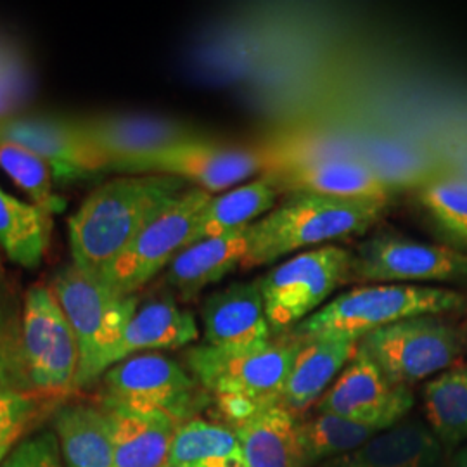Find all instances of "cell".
<instances>
[{
  "instance_id": "cell-33",
  "label": "cell",
  "mask_w": 467,
  "mask_h": 467,
  "mask_svg": "<svg viewBox=\"0 0 467 467\" xmlns=\"http://www.w3.org/2000/svg\"><path fill=\"white\" fill-rule=\"evenodd\" d=\"M42 399L36 393H0V464L38 416Z\"/></svg>"
},
{
  "instance_id": "cell-21",
  "label": "cell",
  "mask_w": 467,
  "mask_h": 467,
  "mask_svg": "<svg viewBox=\"0 0 467 467\" xmlns=\"http://www.w3.org/2000/svg\"><path fill=\"white\" fill-rule=\"evenodd\" d=\"M102 409L109 420L115 467L167 466L171 440L181 424L163 414H140L118 407Z\"/></svg>"
},
{
  "instance_id": "cell-7",
  "label": "cell",
  "mask_w": 467,
  "mask_h": 467,
  "mask_svg": "<svg viewBox=\"0 0 467 467\" xmlns=\"http://www.w3.org/2000/svg\"><path fill=\"white\" fill-rule=\"evenodd\" d=\"M350 251L326 244L303 251L258 279L275 337L314 316L341 284L350 281Z\"/></svg>"
},
{
  "instance_id": "cell-19",
  "label": "cell",
  "mask_w": 467,
  "mask_h": 467,
  "mask_svg": "<svg viewBox=\"0 0 467 467\" xmlns=\"http://www.w3.org/2000/svg\"><path fill=\"white\" fill-rule=\"evenodd\" d=\"M200 337L196 317L171 296L139 303L117 347L108 357V370L118 362L150 351L179 350Z\"/></svg>"
},
{
  "instance_id": "cell-4",
  "label": "cell",
  "mask_w": 467,
  "mask_h": 467,
  "mask_svg": "<svg viewBox=\"0 0 467 467\" xmlns=\"http://www.w3.org/2000/svg\"><path fill=\"white\" fill-rule=\"evenodd\" d=\"M49 285L77 337L80 360L73 391L82 389L108 370V357L134 316L139 298L119 296L73 264L59 268Z\"/></svg>"
},
{
  "instance_id": "cell-35",
  "label": "cell",
  "mask_w": 467,
  "mask_h": 467,
  "mask_svg": "<svg viewBox=\"0 0 467 467\" xmlns=\"http://www.w3.org/2000/svg\"><path fill=\"white\" fill-rule=\"evenodd\" d=\"M457 467H467V449L464 451V453L459 457V461H457Z\"/></svg>"
},
{
  "instance_id": "cell-15",
  "label": "cell",
  "mask_w": 467,
  "mask_h": 467,
  "mask_svg": "<svg viewBox=\"0 0 467 467\" xmlns=\"http://www.w3.org/2000/svg\"><path fill=\"white\" fill-rule=\"evenodd\" d=\"M0 139L15 140L34 150L63 181L106 173L109 165L99 150L77 132L69 119L0 118Z\"/></svg>"
},
{
  "instance_id": "cell-34",
  "label": "cell",
  "mask_w": 467,
  "mask_h": 467,
  "mask_svg": "<svg viewBox=\"0 0 467 467\" xmlns=\"http://www.w3.org/2000/svg\"><path fill=\"white\" fill-rule=\"evenodd\" d=\"M0 467H65L57 436L54 431H44L23 440Z\"/></svg>"
},
{
  "instance_id": "cell-18",
  "label": "cell",
  "mask_w": 467,
  "mask_h": 467,
  "mask_svg": "<svg viewBox=\"0 0 467 467\" xmlns=\"http://www.w3.org/2000/svg\"><path fill=\"white\" fill-rule=\"evenodd\" d=\"M69 121L77 132L108 160V168L119 160L161 150L173 142L201 135L184 123L167 118L94 117Z\"/></svg>"
},
{
  "instance_id": "cell-16",
  "label": "cell",
  "mask_w": 467,
  "mask_h": 467,
  "mask_svg": "<svg viewBox=\"0 0 467 467\" xmlns=\"http://www.w3.org/2000/svg\"><path fill=\"white\" fill-rule=\"evenodd\" d=\"M204 345L248 348L275 337L268 324L258 281L233 283L208 295L201 305Z\"/></svg>"
},
{
  "instance_id": "cell-24",
  "label": "cell",
  "mask_w": 467,
  "mask_h": 467,
  "mask_svg": "<svg viewBox=\"0 0 467 467\" xmlns=\"http://www.w3.org/2000/svg\"><path fill=\"white\" fill-rule=\"evenodd\" d=\"M54 428L65 467H115L109 420L100 405L63 407Z\"/></svg>"
},
{
  "instance_id": "cell-1",
  "label": "cell",
  "mask_w": 467,
  "mask_h": 467,
  "mask_svg": "<svg viewBox=\"0 0 467 467\" xmlns=\"http://www.w3.org/2000/svg\"><path fill=\"white\" fill-rule=\"evenodd\" d=\"M189 187L168 175H121L99 185L67 222L71 264L100 281L135 237Z\"/></svg>"
},
{
  "instance_id": "cell-10",
  "label": "cell",
  "mask_w": 467,
  "mask_h": 467,
  "mask_svg": "<svg viewBox=\"0 0 467 467\" xmlns=\"http://www.w3.org/2000/svg\"><path fill=\"white\" fill-rule=\"evenodd\" d=\"M213 194L189 187L171 206L154 218L123 251L100 283L119 296H135L150 283L173 258L189 246L201 212Z\"/></svg>"
},
{
  "instance_id": "cell-6",
  "label": "cell",
  "mask_w": 467,
  "mask_h": 467,
  "mask_svg": "<svg viewBox=\"0 0 467 467\" xmlns=\"http://www.w3.org/2000/svg\"><path fill=\"white\" fill-rule=\"evenodd\" d=\"M100 379L102 407L163 414L177 424L196 418L208 395L187 368L160 351L129 357Z\"/></svg>"
},
{
  "instance_id": "cell-29",
  "label": "cell",
  "mask_w": 467,
  "mask_h": 467,
  "mask_svg": "<svg viewBox=\"0 0 467 467\" xmlns=\"http://www.w3.org/2000/svg\"><path fill=\"white\" fill-rule=\"evenodd\" d=\"M0 393H35L23 343V301L0 284Z\"/></svg>"
},
{
  "instance_id": "cell-11",
  "label": "cell",
  "mask_w": 467,
  "mask_h": 467,
  "mask_svg": "<svg viewBox=\"0 0 467 467\" xmlns=\"http://www.w3.org/2000/svg\"><path fill=\"white\" fill-rule=\"evenodd\" d=\"M360 347L395 383L410 386L453 364L457 334L434 316L405 318L360 339Z\"/></svg>"
},
{
  "instance_id": "cell-36",
  "label": "cell",
  "mask_w": 467,
  "mask_h": 467,
  "mask_svg": "<svg viewBox=\"0 0 467 467\" xmlns=\"http://www.w3.org/2000/svg\"><path fill=\"white\" fill-rule=\"evenodd\" d=\"M2 279H4V265H2V251H0V284Z\"/></svg>"
},
{
  "instance_id": "cell-12",
  "label": "cell",
  "mask_w": 467,
  "mask_h": 467,
  "mask_svg": "<svg viewBox=\"0 0 467 467\" xmlns=\"http://www.w3.org/2000/svg\"><path fill=\"white\" fill-rule=\"evenodd\" d=\"M467 279V253L389 234L364 241L351 254L350 281L443 283Z\"/></svg>"
},
{
  "instance_id": "cell-28",
  "label": "cell",
  "mask_w": 467,
  "mask_h": 467,
  "mask_svg": "<svg viewBox=\"0 0 467 467\" xmlns=\"http://www.w3.org/2000/svg\"><path fill=\"white\" fill-rule=\"evenodd\" d=\"M424 407L438 440L457 445L467 438V368L441 372L426 384Z\"/></svg>"
},
{
  "instance_id": "cell-2",
  "label": "cell",
  "mask_w": 467,
  "mask_h": 467,
  "mask_svg": "<svg viewBox=\"0 0 467 467\" xmlns=\"http://www.w3.org/2000/svg\"><path fill=\"white\" fill-rule=\"evenodd\" d=\"M464 303L453 289L420 284H374L355 287L318 308L296 326L289 337L358 341L405 318L438 316Z\"/></svg>"
},
{
  "instance_id": "cell-17",
  "label": "cell",
  "mask_w": 467,
  "mask_h": 467,
  "mask_svg": "<svg viewBox=\"0 0 467 467\" xmlns=\"http://www.w3.org/2000/svg\"><path fill=\"white\" fill-rule=\"evenodd\" d=\"M254 223L202 239L181 251L168 265L165 275V283L173 295L179 300H194L208 285L220 283L235 268H241L256 237Z\"/></svg>"
},
{
  "instance_id": "cell-5",
  "label": "cell",
  "mask_w": 467,
  "mask_h": 467,
  "mask_svg": "<svg viewBox=\"0 0 467 467\" xmlns=\"http://www.w3.org/2000/svg\"><path fill=\"white\" fill-rule=\"evenodd\" d=\"M301 343L272 337L248 348L192 347L185 353V368L201 388L217 397H243L264 407L281 405L284 386Z\"/></svg>"
},
{
  "instance_id": "cell-23",
  "label": "cell",
  "mask_w": 467,
  "mask_h": 467,
  "mask_svg": "<svg viewBox=\"0 0 467 467\" xmlns=\"http://www.w3.org/2000/svg\"><path fill=\"white\" fill-rule=\"evenodd\" d=\"M440 441L420 422H399L376 434L366 445L334 459L331 467H434Z\"/></svg>"
},
{
  "instance_id": "cell-8",
  "label": "cell",
  "mask_w": 467,
  "mask_h": 467,
  "mask_svg": "<svg viewBox=\"0 0 467 467\" xmlns=\"http://www.w3.org/2000/svg\"><path fill=\"white\" fill-rule=\"evenodd\" d=\"M265 168L264 156L253 150L231 148L198 135L161 150L119 160L106 173L168 175L215 194L244 184Z\"/></svg>"
},
{
  "instance_id": "cell-3",
  "label": "cell",
  "mask_w": 467,
  "mask_h": 467,
  "mask_svg": "<svg viewBox=\"0 0 467 467\" xmlns=\"http://www.w3.org/2000/svg\"><path fill=\"white\" fill-rule=\"evenodd\" d=\"M388 202L291 194L260 218L256 237L241 268L268 265L296 251L364 233L383 217Z\"/></svg>"
},
{
  "instance_id": "cell-30",
  "label": "cell",
  "mask_w": 467,
  "mask_h": 467,
  "mask_svg": "<svg viewBox=\"0 0 467 467\" xmlns=\"http://www.w3.org/2000/svg\"><path fill=\"white\" fill-rule=\"evenodd\" d=\"M379 433L376 428L322 412L301 422V443L308 466L348 455Z\"/></svg>"
},
{
  "instance_id": "cell-25",
  "label": "cell",
  "mask_w": 467,
  "mask_h": 467,
  "mask_svg": "<svg viewBox=\"0 0 467 467\" xmlns=\"http://www.w3.org/2000/svg\"><path fill=\"white\" fill-rule=\"evenodd\" d=\"M279 196L264 175L213 196L201 212L189 244L250 227L277 206Z\"/></svg>"
},
{
  "instance_id": "cell-22",
  "label": "cell",
  "mask_w": 467,
  "mask_h": 467,
  "mask_svg": "<svg viewBox=\"0 0 467 467\" xmlns=\"http://www.w3.org/2000/svg\"><path fill=\"white\" fill-rule=\"evenodd\" d=\"M248 467H308L301 422L283 405L270 407L234 428Z\"/></svg>"
},
{
  "instance_id": "cell-32",
  "label": "cell",
  "mask_w": 467,
  "mask_h": 467,
  "mask_svg": "<svg viewBox=\"0 0 467 467\" xmlns=\"http://www.w3.org/2000/svg\"><path fill=\"white\" fill-rule=\"evenodd\" d=\"M436 225L467 246V182L462 179H440L428 182L419 192Z\"/></svg>"
},
{
  "instance_id": "cell-14",
  "label": "cell",
  "mask_w": 467,
  "mask_h": 467,
  "mask_svg": "<svg viewBox=\"0 0 467 467\" xmlns=\"http://www.w3.org/2000/svg\"><path fill=\"white\" fill-rule=\"evenodd\" d=\"M260 175L281 194H317L381 202H388L391 196V187L374 170L348 158H298L270 165Z\"/></svg>"
},
{
  "instance_id": "cell-9",
  "label": "cell",
  "mask_w": 467,
  "mask_h": 467,
  "mask_svg": "<svg viewBox=\"0 0 467 467\" xmlns=\"http://www.w3.org/2000/svg\"><path fill=\"white\" fill-rule=\"evenodd\" d=\"M23 343L36 395L59 397L73 391L80 360L78 345L47 284L32 285L23 298Z\"/></svg>"
},
{
  "instance_id": "cell-27",
  "label": "cell",
  "mask_w": 467,
  "mask_h": 467,
  "mask_svg": "<svg viewBox=\"0 0 467 467\" xmlns=\"http://www.w3.org/2000/svg\"><path fill=\"white\" fill-rule=\"evenodd\" d=\"M165 467H248V464L233 428L194 418L177 428Z\"/></svg>"
},
{
  "instance_id": "cell-31",
  "label": "cell",
  "mask_w": 467,
  "mask_h": 467,
  "mask_svg": "<svg viewBox=\"0 0 467 467\" xmlns=\"http://www.w3.org/2000/svg\"><path fill=\"white\" fill-rule=\"evenodd\" d=\"M0 168L32 198L34 204L52 215L65 212L67 200L54 191L52 170L34 150L15 140L0 139Z\"/></svg>"
},
{
  "instance_id": "cell-20",
  "label": "cell",
  "mask_w": 467,
  "mask_h": 467,
  "mask_svg": "<svg viewBox=\"0 0 467 467\" xmlns=\"http://www.w3.org/2000/svg\"><path fill=\"white\" fill-rule=\"evenodd\" d=\"M300 343L281 400V405L293 414L324 397L334 378L343 372L358 350V341L348 339H310Z\"/></svg>"
},
{
  "instance_id": "cell-13",
  "label": "cell",
  "mask_w": 467,
  "mask_h": 467,
  "mask_svg": "<svg viewBox=\"0 0 467 467\" xmlns=\"http://www.w3.org/2000/svg\"><path fill=\"white\" fill-rule=\"evenodd\" d=\"M414 405L410 386L391 381L358 343L350 364L318 401L317 410L386 431Z\"/></svg>"
},
{
  "instance_id": "cell-26",
  "label": "cell",
  "mask_w": 467,
  "mask_h": 467,
  "mask_svg": "<svg viewBox=\"0 0 467 467\" xmlns=\"http://www.w3.org/2000/svg\"><path fill=\"white\" fill-rule=\"evenodd\" d=\"M54 218L34 202L0 189V251L19 267L42 265L49 250Z\"/></svg>"
}]
</instances>
